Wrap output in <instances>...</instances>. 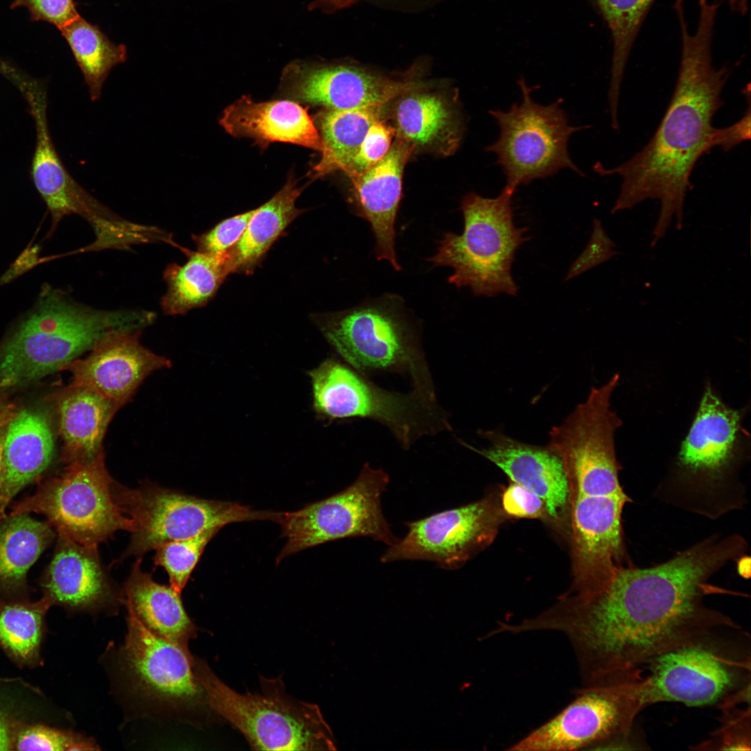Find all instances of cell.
I'll return each mask as SVG.
<instances>
[{
	"label": "cell",
	"instance_id": "obj_1",
	"mask_svg": "<svg viewBox=\"0 0 751 751\" xmlns=\"http://www.w3.org/2000/svg\"><path fill=\"white\" fill-rule=\"evenodd\" d=\"M745 548L738 535L711 538L656 566L622 567L599 590L561 599L536 616L535 627L567 637L583 687L629 679L665 649L738 627L704 597L711 576Z\"/></svg>",
	"mask_w": 751,
	"mask_h": 751
},
{
	"label": "cell",
	"instance_id": "obj_2",
	"mask_svg": "<svg viewBox=\"0 0 751 751\" xmlns=\"http://www.w3.org/2000/svg\"><path fill=\"white\" fill-rule=\"evenodd\" d=\"M718 7L717 3L699 0L694 33L688 29L684 6L674 7L681 30L680 65L672 99L656 132L627 161L612 168L600 163L593 167L601 176L617 175L622 179L612 213L647 200L660 201L652 245L665 235L673 218L677 229L681 228L691 173L699 159L716 147L728 151L750 138V102L738 122L723 128L713 125L723 104L721 93L730 73L727 67H715L712 59Z\"/></svg>",
	"mask_w": 751,
	"mask_h": 751
},
{
	"label": "cell",
	"instance_id": "obj_3",
	"mask_svg": "<svg viewBox=\"0 0 751 751\" xmlns=\"http://www.w3.org/2000/svg\"><path fill=\"white\" fill-rule=\"evenodd\" d=\"M155 318L154 312L142 309H95L45 284L33 308L0 344V389L61 370L106 334L143 330Z\"/></svg>",
	"mask_w": 751,
	"mask_h": 751
},
{
	"label": "cell",
	"instance_id": "obj_4",
	"mask_svg": "<svg viewBox=\"0 0 751 751\" xmlns=\"http://www.w3.org/2000/svg\"><path fill=\"white\" fill-rule=\"evenodd\" d=\"M718 629L665 649L645 661L636 681L643 708L663 702L722 706L750 694L745 641Z\"/></svg>",
	"mask_w": 751,
	"mask_h": 751
},
{
	"label": "cell",
	"instance_id": "obj_5",
	"mask_svg": "<svg viewBox=\"0 0 751 751\" xmlns=\"http://www.w3.org/2000/svg\"><path fill=\"white\" fill-rule=\"evenodd\" d=\"M314 321L347 364L367 376L405 375L413 389L437 401L419 339L395 296L382 297L344 311L316 314Z\"/></svg>",
	"mask_w": 751,
	"mask_h": 751
},
{
	"label": "cell",
	"instance_id": "obj_6",
	"mask_svg": "<svg viewBox=\"0 0 751 751\" xmlns=\"http://www.w3.org/2000/svg\"><path fill=\"white\" fill-rule=\"evenodd\" d=\"M515 191L505 185L494 198L474 192L463 197L462 233H446L436 254L428 259L436 266L453 269L449 283L458 288L469 286L478 296L517 295L512 265L515 252L528 239L527 229L517 227L513 222Z\"/></svg>",
	"mask_w": 751,
	"mask_h": 751
},
{
	"label": "cell",
	"instance_id": "obj_7",
	"mask_svg": "<svg viewBox=\"0 0 751 751\" xmlns=\"http://www.w3.org/2000/svg\"><path fill=\"white\" fill-rule=\"evenodd\" d=\"M195 672L207 704L243 734L253 749H336L319 707L289 696L278 681L266 680L260 693H241L200 660L195 659Z\"/></svg>",
	"mask_w": 751,
	"mask_h": 751
},
{
	"label": "cell",
	"instance_id": "obj_8",
	"mask_svg": "<svg viewBox=\"0 0 751 751\" xmlns=\"http://www.w3.org/2000/svg\"><path fill=\"white\" fill-rule=\"evenodd\" d=\"M314 407L325 419L360 418L387 427L404 449L418 439L451 430L437 401L415 390L389 391L347 364L328 359L309 372Z\"/></svg>",
	"mask_w": 751,
	"mask_h": 751
},
{
	"label": "cell",
	"instance_id": "obj_9",
	"mask_svg": "<svg viewBox=\"0 0 751 751\" xmlns=\"http://www.w3.org/2000/svg\"><path fill=\"white\" fill-rule=\"evenodd\" d=\"M111 491L117 506L134 524L130 543L122 558H140L164 543L220 530L232 523L275 522L279 515L256 511L235 502L203 499L150 483L129 488L113 481Z\"/></svg>",
	"mask_w": 751,
	"mask_h": 751
},
{
	"label": "cell",
	"instance_id": "obj_10",
	"mask_svg": "<svg viewBox=\"0 0 751 751\" xmlns=\"http://www.w3.org/2000/svg\"><path fill=\"white\" fill-rule=\"evenodd\" d=\"M522 93L520 103L509 110H490L499 136L485 150L496 154V163L506 178V186L516 190L521 185L553 176L568 168L584 174L574 163L568 152V141L575 132L585 128L570 125L560 99L542 105L533 100V88L524 78L517 81Z\"/></svg>",
	"mask_w": 751,
	"mask_h": 751
},
{
	"label": "cell",
	"instance_id": "obj_11",
	"mask_svg": "<svg viewBox=\"0 0 751 751\" xmlns=\"http://www.w3.org/2000/svg\"><path fill=\"white\" fill-rule=\"evenodd\" d=\"M389 474L366 462L356 480L340 492L293 512L277 522L286 538L277 562L309 547L346 538L368 537L387 546L397 542L381 506Z\"/></svg>",
	"mask_w": 751,
	"mask_h": 751
},
{
	"label": "cell",
	"instance_id": "obj_12",
	"mask_svg": "<svg viewBox=\"0 0 751 751\" xmlns=\"http://www.w3.org/2000/svg\"><path fill=\"white\" fill-rule=\"evenodd\" d=\"M113 483L102 450L92 461L71 463L60 476L19 506L17 513L28 509L43 513L60 536L98 547L117 531L134 528L132 520L114 501Z\"/></svg>",
	"mask_w": 751,
	"mask_h": 751
},
{
	"label": "cell",
	"instance_id": "obj_13",
	"mask_svg": "<svg viewBox=\"0 0 751 751\" xmlns=\"http://www.w3.org/2000/svg\"><path fill=\"white\" fill-rule=\"evenodd\" d=\"M643 709L634 678L582 687L573 702L508 750H595L607 740L632 730Z\"/></svg>",
	"mask_w": 751,
	"mask_h": 751
},
{
	"label": "cell",
	"instance_id": "obj_14",
	"mask_svg": "<svg viewBox=\"0 0 751 751\" xmlns=\"http://www.w3.org/2000/svg\"><path fill=\"white\" fill-rule=\"evenodd\" d=\"M501 519L496 506L483 499L406 522V535L388 546L380 561L426 560L457 569L490 543Z\"/></svg>",
	"mask_w": 751,
	"mask_h": 751
},
{
	"label": "cell",
	"instance_id": "obj_15",
	"mask_svg": "<svg viewBox=\"0 0 751 751\" xmlns=\"http://www.w3.org/2000/svg\"><path fill=\"white\" fill-rule=\"evenodd\" d=\"M629 501L621 485L569 498L572 506L573 590L593 592L629 566L622 517Z\"/></svg>",
	"mask_w": 751,
	"mask_h": 751
},
{
	"label": "cell",
	"instance_id": "obj_16",
	"mask_svg": "<svg viewBox=\"0 0 751 751\" xmlns=\"http://www.w3.org/2000/svg\"><path fill=\"white\" fill-rule=\"evenodd\" d=\"M127 633L121 653L124 666L139 694L158 704L179 709L204 697L188 648L147 629L127 611Z\"/></svg>",
	"mask_w": 751,
	"mask_h": 751
},
{
	"label": "cell",
	"instance_id": "obj_17",
	"mask_svg": "<svg viewBox=\"0 0 751 751\" xmlns=\"http://www.w3.org/2000/svg\"><path fill=\"white\" fill-rule=\"evenodd\" d=\"M14 83L26 101L35 129L31 163L34 186L51 217V233L65 216L76 214L97 232L108 225L113 213L82 188L60 160L49 134L45 89L37 82L14 76Z\"/></svg>",
	"mask_w": 751,
	"mask_h": 751
},
{
	"label": "cell",
	"instance_id": "obj_18",
	"mask_svg": "<svg viewBox=\"0 0 751 751\" xmlns=\"http://www.w3.org/2000/svg\"><path fill=\"white\" fill-rule=\"evenodd\" d=\"M423 88L418 81L391 80L346 65L294 64L285 70L281 82L284 96L326 110L382 108Z\"/></svg>",
	"mask_w": 751,
	"mask_h": 751
},
{
	"label": "cell",
	"instance_id": "obj_19",
	"mask_svg": "<svg viewBox=\"0 0 751 751\" xmlns=\"http://www.w3.org/2000/svg\"><path fill=\"white\" fill-rule=\"evenodd\" d=\"M141 331L112 332L94 345L88 356L75 359L62 369L72 373V385L94 389L120 408L148 376L171 366L168 358L140 344Z\"/></svg>",
	"mask_w": 751,
	"mask_h": 751
},
{
	"label": "cell",
	"instance_id": "obj_20",
	"mask_svg": "<svg viewBox=\"0 0 751 751\" xmlns=\"http://www.w3.org/2000/svg\"><path fill=\"white\" fill-rule=\"evenodd\" d=\"M489 443L477 449L460 443L499 467L510 479L538 495L549 517L558 519L569 502L570 490L563 464L548 446L516 440L499 430H480Z\"/></svg>",
	"mask_w": 751,
	"mask_h": 751
},
{
	"label": "cell",
	"instance_id": "obj_21",
	"mask_svg": "<svg viewBox=\"0 0 751 751\" xmlns=\"http://www.w3.org/2000/svg\"><path fill=\"white\" fill-rule=\"evenodd\" d=\"M415 148L396 138L386 156L350 177L357 214L367 220L376 239L377 259L401 270L395 251V223L402 196L404 167Z\"/></svg>",
	"mask_w": 751,
	"mask_h": 751
},
{
	"label": "cell",
	"instance_id": "obj_22",
	"mask_svg": "<svg viewBox=\"0 0 751 751\" xmlns=\"http://www.w3.org/2000/svg\"><path fill=\"white\" fill-rule=\"evenodd\" d=\"M60 537L45 583L50 601L89 613L116 606L121 595L102 563L98 547Z\"/></svg>",
	"mask_w": 751,
	"mask_h": 751
},
{
	"label": "cell",
	"instance_id": "obj_23",
	"mask_svg": "<svg viewBox=\"0 0 751 751\" xmlns=\"http://www.w3.org/2000/svg\"><path fill=\"white\" fill-rule=\"evenodd\" d=\"M741 414L727 406L709 385L678 455L679 465L691 476L720 479L734 460Z\"/></svg>",
	"mask_w": 751,
	"mask_h": 751
},
{
	"label": "cell",
	"instance_id": "obj_24",
	"mask_svg": "<svg viewBox=\"0 0 751 751\" xmlns=\"http://www.w3.org/2000/svg\"><path fill=\"white\" fill-rule=\"evenodd\" d=\"M220 124L230 135L252 138L261 145L281 142L322 150L314 122L295 101L256 102L244 95L225 109Z\"/></svg>",
	"mask_w": 751,
	"mask_h": 751
},
{
	"label": "cell",
	"instance_id": "obj_25",
	"mask_svg": "<svg viewBox=\"0 0 751 751\" xmlns=\"http://www.w3.org/2000/svg\"><path fill=\"white\" fill-rule=\"evenodd\" d=\"M54 442L47 415L24 408L8 421L3 448L0 508L49 465Z\"/></svg>",
	"mask_w": 751,
	"mask_h": 751
},
{
	"label": "cell",
	"instance_id": "obj_26",
	"mask_svg": "<svg viewBox=\"0 0 751 751\" xmlns=\"http://www.w3.org/2000/svg\"><path fill=\"white\" fill-rule=\"evenodd\" d=\"M137 558L120 592L127 611L150 631L181 647L196 636V627L182 604L180 592L156 582Z\"/></svg>",
	"mask_w": 751,
	"mask_h": 751
},
{
	"label": "cell",
	"instance_id": "obj_27",
	"mask_svg": "<svg viewBox=\"0 0 751 751\" xmlns=\"http://www.w3.org/2000/svg\"><path fill=\"white\" fill-rule=\"evenodd\" d=\"M423 90L399 97L394 111L395 134L414 148L433 149L449 155L462 139L459 112L446 98Z\"/></svg>",
	"mask_w": 751,
	"mask_h": 751
},
{
	"label": "cell",
	"instance_id": "obj_28",
	"mask_svg": "<svg viewBox=\"0 0 751 751\" xmlns=\"http://www.w3.org/2000/svg\"><path fill=\"white\" fill-rule=\"evenodd\" d=\"M118 409L112 401L85 386L71 384L62 393L60 431L71 463L92 461L103 450L106 428Z\"/></svg>",
	"mask_w": 751,
	"mask_h": 751
},
{
	"label": "cell",
	"instance_id": "obj_29",
	"mask_svg": "<svg viewBox=\"0 0 751 751\" xmlns=\"http://www.w3.org/2000/svg\"><path fill=\"white\" fill-rule=\"evenodd\" d=\"M302 188L292 179L255 211L240 239L227 251L232 273L250 275L275 241L302 213L296 202Z\"/></svg>",
	"mask_w": 751,
	"mask_h": 751
},
{
	"label": "cell",
	"instance_id": "obj_30",
	"mask_svg": "<svg viewBox=\"0 0 751 751\" xmlns=\"http://www.w3.org/2000/svg\"><path fill=\"white\" fill-rule=\"evenodd\" d=\"M183 265L170 264L163 272L166 291L161 307L168 315H184L205 306L232 273L227 252L218 254L185 249Z\"/></svg>",
	"mask_w": 751,
	"mask_h": 751
},
{
	"label": "cell",
	"instance_id": "obj_31",
	"mask_svg": "<svg viewBox=\"0 0 751 751\" xmlns=\"http://www.w3.org/2000/svg\"><path fill=\"white\" fill-rule=\"evenodd\" d=\"M381 108L325 110L317 116L322 143L321 158L313 168L314 177L344 170L357 154Z\"/></svg>",
	"mask_w": 751,
	"mask_h": 751
},
{
	"label": "cell",
	"instance_id": "obj_32",
	"mask_svg": "<svg viewBox=\"0 0 751 751\" xmlns=\"http://www.w3.org/2000/svg\"><path fill=\"white\" fill-rule=\"evenodd\" d=\"M611 35L613 54L608 99L611 118L618 117L626 65L645 17L655 0H592Z\"/></svg>",
	"mask_w": 751,
	"mask_h": 751
},
{
	"label": "cell",
	"instance_id": "obj_33",
	"mask_svg": "<svg viewBox=\"0 0 751 751\" xmlns=\"http://www.w3.org/2000/svg\"><path fill=\"white\" fill-rule=\"evenodd\" d=\"M60 31L83 75L91 101L98 100L110 71L126 60V47L112 42L97 26L81 16Z\"/></svg>",
	"mask_w": 751,
	"mask_h": 751
},
{
	"label": "cell",
	"instance_id": "obj_34",
	"mask_svg": "<svg viewBox=\"0 0 751 751\" xmlns=\"http://www.w3.org/2000/svg\"><path fill=\"white\" fill-rule=\"evenodd\" d=\"M53 537L49 526L17 513L0 526V586L22 583L26 574Z\"/></svg>",
	"mask_w": 751,
	"mask_h": 751
},
{
	"label": "cell",
	"instance_id": "obj_35",
	"mask_svg": "<svg viewBox=\"0 0 751 751\" xmlns=\"http://www.w3.org/2000/svg\"><path fill=\"white\" fill-rule=\"evenodd\" d=\"M47 604L0 603V644L19 661L38 654Z\"/></svg>",
	"mask_w": 751,
	"mask_h": 751
},
{
	"label": "cell",
	"instance_id": "obj_36",
	"mask_svg": "<svg viewBox=\"0 0 751 751\" xmlns=\"http://www.w3.org/2000/svg\"><path fill=\"white\" fill-rule=\"evenodd\" d=\"M218 529H210L191 538L164 543L154 550V563L167 572L170 586L181 593L206 546Z\"/></svg>",
	"mask_w": 751,
	"mask_h": 751
},
{
	"label": "cell",
	"instance_id": "obj_37",
	"mask_svg": "<svg viewBox=\"0 0 751 751\" xmlns=\"http://www.w3.org/2000/svg\"><path fill=\"white\" fill-rule=\"evenodd\" d=\"M14 745L18 750H99L97 745L92 739L43 725H34L22 729L14 741Z\"/></svg>",
	"mask_w": 751,
	"mask_h": 751
},
{
	"label": "cell",
	"instance_id": "obj_38",
	"mask_svg": "<svg viewBox=\"0 0 751 751\" xmlns=\"http://www.w3.org/2000/svg\"><path fill=\"white\" fill-rule=\"evenodd\" d=\"M394 134L393 127L377 120L368 129L357 154L344 172L350 177L376 165L389 152Z\"/></svg>",
	"mask_w": 751,
	"mask_h": 751
},
{
	"label": "cell",
	"instance_id": "obj_39",
	"mask_svg": "<svg viewBox=\"0 0 751 751\" xmlns=\"http://www.w3.org/2000/svg\"><path fill=\"white\" fill-rule=\"evenodd\" d=\"M737 704L722 707L724 711L721 727L713 738L702 746H716L718 750L750 749V710L739 709Z\"/></svg>",
	"mask_w": 751,
	"mask_h": 751
},
{
	"label": "cell",
	"instance_id": "obj_40",
	"mask_svg": "<svg viewBox=\"0 0 751 751\" xmlns=\"http://www.w3.org/2000/svg\"><path fill=\"white\" fill-rule=\"evenodd\" d=\"M255 209L226 218L209 231L193 235L197 250L218 254L227 252L241 237Z\"/></svg>",
	"mask_w": 751,
	"mask_h": 751
},
{
	"label": "cell",
	"instance_id": "obj_41",
	"mask_svg": "<svg viewBox=\"0 0 751 751\" xmlns=\"http://www.w3.org/2000/svg\"><path fill=\"white\" fill-rule=\"evenodd\" d=\"M617 254L615 243L604 229L601 221L594 218L590 239L584 250L571 265L565 280H570L608 261Z\"/></svg>",
	"mask_w": 751,
	"mask_h": 751
},
{
	"label": "cell",
	"instance_id": "obj_42",
	"mask_svg": "<svg viewBox=\"0 0 751 751\" xmlns=\"http://www.w3.org/2000/svg\"><path fill=\"white\" fill-rule=\"evenodd\" d=\"M26 7L34 21H45L59 30L79 15L73 0H15L11 8Z\"/></svg>",
	"mask_w": 751,
	"mask_h": 751
},
{
	"label": "cell",
	"instance_id": "obj_43",
	"mask_svg": "<svg viewBox=\"0 0 751 751\" xmlns=\"http://www.w3.org/2000/svg\"><path fill=\"white\" fill-rule=\"evenodd\" d=\"M501 504L506 513L514 517L540 518L547 514L544 501L538 495L514 483L504 490Z\"/></svg>",
	"mask_w": 751,
	"mask_h": 751
},
{
	"label": "cell",
	"instance_id": "obj_44",
	"mask_svg": "<svg viewBox=\"0 0 751 751\" xmlns=\"http://www.w3.org/2000/svg\"><path fill=\"white\" fill-rule=\"evenodd\" d=\"M13 745L14 738L10 726L7 719L0 713V750H10Z\"/></svg>",
	"mask_w": 751,
	"mask_h": 751
},
{
	"label": "cell",
	"instance_id": "obj_45",
	"mask_svg": "<svg viewBox=\"0 0 751 751\" xmlns=\"http://www.w3.org/2000/svg\"><path fill=\"white\" fill-rule=\"evenodd\" d=\"M8 412L3 409H0V478L2 471V458L3 442L8 423Z\"/></svg>",
	"mask_w": 751,
	"mask_h": 751
},
{
	"label": "cell",
	"instance_id": "obj_46",
	"mask_svg": "<svg viewBox=\"0 0 751 751\" xmlns=\"http://www.w3.org/2000/svg\"><path fill=\"white\" fill-rule=\"evenodd\" d=\"M730 8L739 13H745L748 8V0H727Z\"/></svg>",
	"mask_w": 751,
	"mask_h": 751
}]
</instances>
